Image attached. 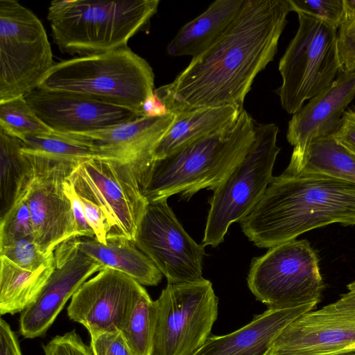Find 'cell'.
Masks as SVG:
<instances>
[{"instance_id": "1", "label": "cell", "mask_w": 355, "mask_h": 355, "mask_svg": "<svg viewBox=\"0 0 355 355\" xmlns=\"http://www.w3.org/2000/svg\"><path fill=\"white\" fill-rule=\"evenodd\" d=\"M293 11L288 0H245L228 28L175 80L155 89L169 113L243 107L257 74L273 60Z\"/></svg>"}, {"instance_id": "2", "label": "cell", "mask_w": 355, "mask_h": 355, "mask_svg": "<svg viewBox=\"0 0 355 355\" xmlns=\"http://www.w3.org/2000/svg\"><path fill=\"white\" fill-rule=\"evenodd\" d=\"M335 223L355 225V184L307 171L273 177L261 200L240 221L249 240L264 248Z\"/></svg>"}, {"instance_id": "3", "label": "cell", "mask_w": 355, "mask_h": 355, "mask_svg": "<svg viewBox=\"0 0 355 355\" xmlns=\"http://www.w3.org/2000/svg\"><path fill=\"white\" fill-rule=\"evenodd\" d=\"M255 121L243 109L230 127L155 160L141 184L154 203L180 194L185 200L202 189L213 190L243 159L255 139Z\"/></svg>"}, {"instance_id": "4", "label": "cell", "mask_w": 355, "mask_h": 355, "mask_svg": "<svg viewBox=\"0 0 355 355\" xmlns=\"http://www.w3.org/2000/svg\"><path fill=\"white\" fill-rule=\"evenodd\" d=\"M159 0H59L51 2L47 19L60 51L85 56L128 46L149 24Z\"/></svg>"}, {"instance_id": "5", "label": "cell", "mask_w": 355, "mask_h": 355, "mask_svg": "<svg viewBox=\"0 0 355 355\" xmlns=\"http://www.w3.org/2000/svg\"><path fill=\"white\" fill-rule=\"evenodd\" d=\"M148 62L128 46L55 62L37 88L78 94L129 108L141 106L154 90Z\"/></svg>"}, {"instance_id": "6", "label": "cell", "mask_w": 355, "mask_h": 355, "mask_svg": "<svg viewBox=\"0 0 355 355\" xmlns=\"http://www.w3.org/2000/svg\"><path fill=\"white\" fill-rule=\"evenodd\" d=\"M298 28L279 60L282 78L277 94L288 114L329 87L341 72L338 29L311 15L297 12Z\"/></svg>"}, {"instance_id": "7", "label": "cell", "mask_w": 355, "mask_h": 355, "mask_svg": "<svg viewBox=\"0 0 355 355\" xmlns=\"http://www.w3.org/2000/svg\"><path fill=\"white\" fill-rule=\"evenodd\" d=\"M278 126L255 122V139L243 159L216 188L209 200L202 245L218 246L229 227L248 216L262 198L273 176L280 148Z\"/></svg>"}, {"instance_id": "8", "label": "cell", "mask_w": 355, "mask_h": 355, "mask_svg": "<svg viewBox=\"0 0 355 355\" xmlns=\"http://www.w3.org/2000/svg\"><path fill=\"white\" fill-rule=\"evenodd\" d=\"M55 64L35 13L17 1L0 0V103L37 89Z\"/></svg>"}, {"instance_id": "9", "label": "cell", "mask_w": 355, "mask_h": 355, "mask_svg": "<svg viewBox=\"0 0 355 355\" xmlns=\"http://www.w3.org/2000/svg\"><path fill=\"white\" fill-rule=\"evenodd\" d=\"M247 280L257 300L275 308L320 302L324 286L318 257L306 240L281 243L254 258Z\"/></svg>"}, {"instance_id": "10", "label": "cell", "mask_w": 355, "mask_h": 355, "mask_svg": "<svg viewBox=\"0 0 355 355\" xmlns=\"http://www.w3.org/2000/svg\"><path fill=\"white\" fill-rule=\"evenodd\" d=\"M155 302L151 355H193L209 337L218 317V299L211 282L202 278L168 284Z\"/></svg>"}, {"instance_id": "11", "label": "cell", "mask_w": 355, "mask_h": 355, "mask_svg": "<svg viewBox=\"0 0 355 355\" xmlns=\"http://www.w3.org/2000/svg\"><path fill=\"white\" fill-rule=\"evenodd\" d=\"M71 179L78 195L94 200L103 209L110 229L107 239L135 241L148 202L130 165L114 159H90L74 168Z\"/></svg>"}, {"instance_id": "12", "label": "cell", "mask_w": 355, "mask_h": 355, "mask_svg": "<svg viewBox=\"0 0 355 355\" xmlns=\"http://www.w3.org/2000/svg\"><path fill=\"white\" fill-rule=\"evenodd\" d=\"M334 302L288 324L269 355H345L355 353V282Z\"/></svg>"}, {"instance_id": "13", "label": "cell", "mask_w": 355, "mask_h": 355, "mask_svg": "<svg viewBox=\"0 0 355 355\" xmlns=\"http://www.w3.org/2000/svg\"><path fill=\"white\" fill-rule=\"evenodd\" d=\"M135 243L166 277L168 284L189 283L203 278L205 246L187 233L167 200L148 204Z\"/></svg>"}, {"instance_id": "14", "label": "cell", "mask_w": 355, "mask_h": 355, "mask_svg": "<svg viewBox=\"0 0 355 355\" xmlns=\"http://www.w3.org/2000/svg\"><path fill=\"white\" fill-rule=\"evenodd\" d=\"M24 154L34 170L26 189L33 237L40 249L50 257L60 243L78 237L71 201L63 187L64 180L77 166Z\"/></svg>"}, {"instance_id": "15", "label": "cell", "mask_w": 355, "mask_h": 355, "mask_svg": "<svg viewBox=\"0 0 355 355\" xmlns=\"http://www.w3.org/2000/svg\"><path fill=\"white\" fill-rule=\"evenodd\" d=\"M146 289L130 276L106 268L73 294L67 315L90 335L122 331Z\"/></svg>"}, {"instance_id": "16", "label": "cell", "mask_w": 355, "mask_h": 355, "mask_svg": "<svg viewBox=\"0 0 355 355\" xmlns=\"http://www.w3.org/2000/svg\"><path fill=\"white\" fill-rule=\"evenodd\" d=\"M74 238L55 248L49 279L37 300L21 312L19 332L26 338L45 334L69 299L89 277L105 269L77 247Z\"/></svg>"}, {"instance_id": "17", "label": "cell", "mask_w": 355, "mask_h": 355, "mask_svg": "<svg viewBox=\"0 0 355 355\" xmlns=\"http://www.w3.org/2000/svg\"><path fill=\"white\" fill-rule=\"evenodd\" d=\"M174 119V114L140 116L107 128L64 133L90 148L97 158L118 160L130 165L140 184L154 162L155 150Z\"/></svg>"}, {"instance_id": "18", "label": "cell", "mask_w": 355, "mask_h": 355, "mask_svg": "<svg viewBox=\"0 0 355 355\" xmlns=\"http://www.w3.org/2000/svg\"><path fill=\"white\" fill-rule=\"evenodd\" d=\"M355 98V72H340L334 83L293 114L286 138L293 146L290 163L282 175L298 174L312 141L336 131L346 108Z\"/></svg>"}, {"instance_id": "19", "label": "cell", "mask_w": 355, "mask_h": 355, "mask_svg": "<svg viewBox=\"0 0 355 355\" xmlns=\"http://www.w3.org/2000/svg\"><path fill=\"white\" fill-rule=\"evenodd\" d=\"M24 98L37 116L55 132L98 130L141 116L129 108L72 93L37 88Z\"/></svg>"}, {"instance_id": "20", "label": "cell", "mask_w": 355, "mask_h": 355, "mask_svg": "<svg viewBox=\"0 0 355 355\" xmlns=\"http://www.w3.org/2000/svg\"><path fill=\"white\" fill-rule=\"evenodd\" d=\"M319 302L288 308L268 307L230 334L209 337L193 355H269L282 331Z\"/></svg>"}, {"instance_id": "21", "label": "cell", "mask_w": 355, "mask_h": 355, "mask_svg": "<svg viewBox=\"0 0 355 355\" xmlns=\"http://www.w3.org/2000/svg\"><path fill=\"white\" fill-rule=\"evenodd\" d=\"M243 107L225 105L204 107L174 114V119L154 152V161L180 148L232 125Z\"/></svg>"}, {"instance_id": "22", "label": "cell", "mask_w": 355, "mask_h": 355, "mask_svg": "<svg viewBox=\"0 0 355 355\" xmlns=\"http://www.w3.org/2000/svg\"><path fill=\"white\" fill-rule=\"evenodd\" d=\"M77 247L86 254L103 265L120 271L144 286H157L162 273L153 261L135 245L125 238L107 239V243L95 237L74 238Z\"/></svg>"}, {"instance_id": "23", "label": "cell", "mask_w": 355, "mask_h": 355, "mask_svg": "<svg viewBox=\"0 0 355 355\" xmlns=\"http://www.w3.org/2000/svg\"><path fill=\"white\" fill-rule=\"evenodd\" d=\"M245 0H216L200 15L184 25L167 46L172 56L193 58L212 45L228 28Z\"/></svg>"}, {"instance_id": "24", "label": "cell", "mask_w": 355, "mask_h": 355, "mask_svg": "<svg viewBox=\"0 0 355 355\" xmlns=\"http://www.w3.org/2000/svg\"><path fill=\"white\" fill-rule=\"evenodd\" d=\"M54 268L53 260L36 271L24 270L0 256V314L22 312L38 297Z\"/></svg>"}, {"instance_id": "25", "label": "cell", "mask_w": 355, "mask_h": 355, "mask_svg": "<svg viewBox=\"0 0 355 355\" xmlns=\"http://www.w3.org/2000/svg\"><path fill=\"white\" fill-rule=\"evenodd\" d=\"M22 141L0 130V214L3 216L29 184L34 170Z\"/></svg>"}, {"instance_id": "26", "label": "cell", "mask_w": 355, "mask_h": 355, "mask_svg": "<svg viewBox=\"0 0 355 355\" xmlns=\"http://www.w3.org/2000/svg\"><path fill=\"white\" fill-rule=\"evenodd\" d=\"M302 171L322 173L355 184V155L332 135L320 138L309 145Z\"/></svg>"}, {"instance_id": "27", "label": "cell", "mask_w": 355, "mask_h": 355, "mask_svg": "<svg viewBox=\"0 0 355 355\" xmlns=\"http://www.w3.org/2000/svg\"><path fill=\"white\" fill-rule=\"evenodd\" d=\"M21 141V150L24 153L73 166L97 158L90 148L64 133L53 132L51 135L26 136Z\"/></svg>"}, {"instance_id": "28", "label": "cell", "mask_w": 355, "mask_h": 355, "mask_svg": "<svg viewBox=\"0 0 355 355\" xmlns=\"http://www.w3.org/2000/svg\"><path fill=\"white\" fill-rule=\"evenodd\" d=\"M156 315V302L145 290L121 331L133 355H151Z\"/></svg>"}, {"instance_id": "29", "label": "cell", "mask_w": 355, "mask_h": 355, "mask_svg": "<svg viewBox=\"0 0 355 355\" xmlns=\"http://www.w3.org/2000/svg\"><path fill=\"white\" fill-rule=\"evenodd\" d=\"M0 130L21 140L26 136L53 133L29 106L24 96L0 103Z\"/></svg>"}, {"instance_id": "30", "label": "cell", "mask_w": 355, "mask_h": 355, "mask_svg": "<svg viewBox=\"0 0 355 355\" xmlns=\"http://www.w3.org/2000/svg\"><path fill=\"white\" fill-rule=\"evenodd\" d=\"M26 189L1 218L0 248L19 239L34 236L31 214L26 199Z\"/></svg>"}, {"instance_id": "31", "label": "cell", "mask_w": 355, "mask_h": 355, "mask_svg": "<svg viewBox=\"0 0 355 355\" xmlns=\"http://www.w3.org/2000/svg\"><path fill=\"white\" fill-rule=\"evenodd\" d=\"M3 256L18 267L36 271L53 260V254L48 257L39 248L33 237H26L0 248Z\"/></svg>"}, {"instance_id": "32", "label": "cell", "mask_w": 355, "mask_h": 355, "mask_svg": "<svg viewBox=\"0 0 355 355\" xmlns=\"http://www.w3.org/2000/svg\"><path fill=\"white\" fill-rule=\"evenodd\" d=\"M292 10L302 12L338 28L345 17L343 0H288Z\"/></svg>"}, {"instance_id": "33", "label": "cell", "mask_w": 355, "mask_h": 355, "mask_svg": "<svg viewBox=\"0 0 355 355\" xmlns=\"http://www.w3.org/2000/svg\"><path fill=\"white\" fill-rule=\"evenodd\" d=\"M341 72H355V14L345 15L338 29Z\"/></svg>"}, {"instance_id": "34", "label": "cell", "mask_w": 355, "mask_h": 355, "mask_svg": "<svg viewBox=\"0 0 355 355\" xmlns=\"http://www.w3.org/2000/svg\"><path fill=\"white\" fill-rule=\"evenodd\" d=\"M42 347L44 355H93L75 330L56 336Z\"/></svg>"}, {"instance_id": "35", "label": "cell", "mask_w": 355, "mask_h": 355, "mask_svg": "<svg viewBox=\"0 0 355 355\" xmlns=\"http://www.w3.org/2000/svg\"><path fill=\"white\" fill-rule=\"evenodd\" d=\"M90 336L93 355H133L121 331H105Z\"/></svg>"}, {"instance_id": "36", "label": "cell", "mask_w": 355, "mask_h": 355, "mask_svg": "<svg viewBox=\"0 0 355 355\" xmlns=\"http://www.w3.org/2000/svg\"><path fill=\"white\" fill-rule=\"evenodd\" d=\"M78 196L83 203L86 219L94 231L95 238L99 242L106 244L110 229L103 209L94 200L80 195Z\"/></svg>"}, {"instance_id": "37", "label": "cell", "mask_w": 355, "mask_h": 355, "mask_svg": "<svg viewBox=\"0 0 355 355\" xmlns=\"http://www.w3.org/2000/svg\"><path fill=\"white\" fill-rule=\"evenodd\" d=\"M64 191L71 201L78 236L95 237L94 233L86 219L80 198L76 191L71 175L63 182Z\"/></svg>"}, {"instance_id": "38", "label": "cell", "mask_w": 355, "mask_h": 355, "mask_svg": "<svg viewBox=\"0 0 355 355\" xmlns=\"http://www.w3.org/2000/svg\"><path fill=\"white\" fill-rule=\"evenodd\" d=\"M332 136L341 146L355 155V110L345 112Z\"/></svg>"}, {"instance_id": "39", "label": "cell", "mask_w": 355, "mask_h": 355, "mask_svg": "<svg viewBox=\"0 0 355 355\" xmlns=\"http://www.w3.org/2000/svg\"><path fill=\"white\" fill-rule=\"evenodd\" d=\"M0 355H22L16 334L2 318L0 320Z\"/></svg>"}, {"instance_id": "40", "label": "cell", "mask_w": 355, "mask_h": 355, "mask_svg": "<svg viewBox=\"0 0 355 355\" xmlns=\"http://www.w3.org/2000/svg\"><path fill=\"white\" fill-rule=\"evenodd\" d=\"M169 113L166 106L153 92L144 102L141 106L142 116L157 118L165 116Z\"/></svg>"}, {"instance_id": "41", "label": "cell", "mask_w": 355, "mask_h": 355, "mask_svg": "<svg viewBox=\"0 0 355 355\" xmlns=\"http://www.w3.org/2000/svg\"><path fill=\"white\" fill-rule=\"evenodd\" d=\"M345 355H355V353H354V354H345Z\"/></svg>"}]
</instances>
